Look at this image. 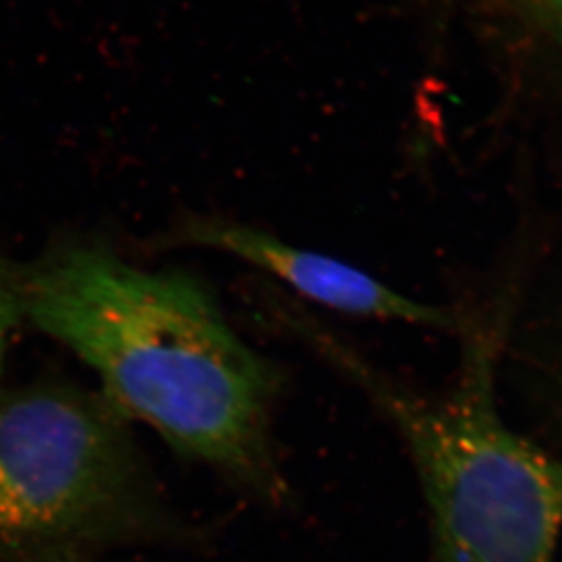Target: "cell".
I'll use <instances>...</instances> for the list:
<instances>
[{"label":"cell","instance_id":"obj_3","mask_svg":"<svg viewBox=\"0 0 562 562\" xmlns=\"http://www.w3.org/2000/svg\"><path fill=\"white\" fill-rule=\"evenodd\" d=\"M189 536L128 418L101 393L59 382L0 387V562Z\"/></svg>","mask_w":562,"mask_h":562},{"label":"cell","instance_id":"obj_5","mask_svg":"<svg viewBox=\"0 0 562 562\" xmlns=\"http://www.w3.org/2000/svg\"><path fill=\"white\" fill-rule=\"evenodd\" d=\"M503 4L526 30L562 49V0H503Z\"/></svg>","mask_w":562,"mask_h":562},{"label":"cell","instance_id":"obj_2","mask_svg":"<svg viewBox=\"0 0 562 562\" xmlns=\"http://www.w3.org/2000/svg\"><path fill=\"white\" fill-rule=\"evenodd\" d=\"M462 329L457 382L431 398L396 384L307 316L292 325L368 391L404 438L429 512L432 562H558L562 454L501 413V336Z\"/></svg>","mask_w":562,"mask_h":562},{"label":"cell","instance_id":"obj_6","mask_svg":"<svg viewBox=\"0 0 562 562\" xmlns=\"http://www.w3.org/2000/svg\"><path fill=\"white\" fill-rule=\"evenodd\" d=\"M22 322L24 318H22L21 297H19L16 266L0 256V374L4 369L11 340Z\"/></svg>","mask_w":562,"mask_h":562},{"label":"cell","instance_id":"obj_7","mask_svg":"<svg viewBox=\"0 0 562 562\" xmlns=\"http://www.w3.org/2000/svg\"><path fill=\"white\" fill-rule=\"evenodd\" d=\"M16 562H104L93 555V550L77 547H54L32 553Z\"/></svg>","mask_w":562,"mask_h":562},{"label":"cell","instance_id":"obj_4","mask_svg":"<svg viewBox=\"0 0 562 562\" xmlns=\"http://www.w3.org/2000/svg\"><path fill=\"white\" fill-rule=\"evenodd\" d=\"M172 241L236 256L286 283L300 296L338 313L449 333H460L464 327L453 311L412 300L358 267L300 249L241 223L190 217L172 234Z\"/></svg>","mask_w":562,"mask_h":562},{"label":"cell","instance_id":"obj_1","mask_svg":"<svg viewBox=\"0 0 562 562\" xmlns=\"http://www.w3.org/2000/svg\"><path fill=\"white\" fill-rule=\"evenodd\" d=\"M16 281L22 318L93 369L126 418L250 497L289 501L272 437L280 369L239 338L205 281L82 236L52 241Z\"/></svg>","mask_w":562,"mask_h":562}]
</instances>
